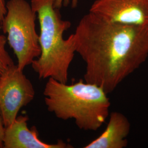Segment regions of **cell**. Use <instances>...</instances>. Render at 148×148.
<instances>
[{"mask_svg": "<svg viewBox=\"0 0 148 148\" xmlns=\"http://www.w3.org/2000/svg\"><path fill=\"white\" fill-rule=\"evenodd\" d=\"M76 52L86 64L85 82L109 94L148 57V25L108 21L90 12L74 34Z\"/></svg>", "mask_w": 148, "mask_h": 148, "instance_id": "1", "label": "cell"}, {"mask_svg": "<svg viewBox=\"0 0 148 148\" xmlns=\"http://www.w3.org/2000/svg\"><path fill=\"white\" fill-rule=\"evenodd\" d=\"M5 127L3 124L2 119L0 116V148H3V139L5 132Z\"/></svg>", "mask_w": 148, "mask_h": 148, "instance_id": "12", "label": "cell"}, {"mask_svg": "<svg viewBox=\"0 0 148 148\" xmlns=\"http://www.w3.org/2000/svg\"><path fill=\"white\" fill-rule=\"evenodd\" d=\"M89 12L114 23L148 25V0H95Z\"/></svg>", "mask_w": 148, "mask_h": 148, "instance_id": "6", "label": "cell"}, {"mask_svg": "<svg viewBox=\"0 0 148 148\" xmlns=\"http://www.w3.org/2000/svg\"><path fill=\"white\" fill-rule=\"evenodd\" d=\"M79 0H54V7L56 8L60 9L63 6H68L71 4L73 8H76L78 5Z\"/></svg>", "mask_w": 148, "mask_h": 148, "instance_id": "10", "label": "cell"}, {"mask_svg": "<svg viewBox=\"0 0 148 148\" xmlns=\"http://www.w3.org/2000/svg\"><path fill=\"white\" fill-rule=\"evenodd\" d=\"M130 129L131 124L126 117L121 112H112L105 131L84 148H126Z\"/></svg>", "mask_w": 148, "mask_h": 148, "instance_id": "8", "label": "cell"}, {"mask_svg": "<svg viewBox=\"0 0 148 148\" xmlns=\"http://www.w3.org/2000/svg\"><path fill=\"white\" fill-rule=\"evenodd\" d=\"M32 8L40 24L39 43L41 54L32 64L40 79L52 78L67 84L69 67L76 52L74 34L64 39V33L71 23L62 18L54 0H31Z\"/></svg>", "mask_w": 148, "mask_h": 148, "instance_id": "3", "label": "cell"}, {"mask_svg": "<svg viewBox=\"0 0 148 148\" xmlns=\"http://www.w3.org/2000/svg\"><path fill=\"white\" fill-rule=\"evenodd\" d=\"M0 26L7 35V40L18 60V68L24 71L41 54L39 35L36 30L37 14L26 0H9Z\"/></svg>", "mask_w": 148, "mask_h": 148, "instance_id": "4", "label": "cell"}, {"mask_svg": "<svg viewBox=\"0 0 148 148\" xmlns=\"http://www.w3.org/2000/svg\"><path fill=\"white\" fill-rule=\"evenodd\" d=\"M7 37L0 34V74L11 65L14 64L5 48Z\"/></svg>", "mask_w": 148, "mask_h": 148, "instance_id": "9", "label": "cell"}, {"mask_svg": "<svg viewBox=\"0 0 148 148\" xmlns=\"http://www.w3.org/2000/svg\"><path fill=\"white\" fill-rule=\"evenodd\" d=\"M29 117L19 115L11 125L5 127L3 139L5 148H71L73 145L59 140L56 143L49 144L40 139L37 128L27 127Z\"/></svg>", "mask_w": 148, "mask_h": 148, "instance_id": "7", "label": "cell"}, {"mask_svg": "<svg viewBox=\"0 0 148 148\" xmlns=\"http://www.w3.org/2000/svg\"><path fill=\"white\" fill-rule=\"evenodd\" d=\"M49 112L59 119H73L80 130L95 131L109 115L110 101L97 85L79 79L68 85L49 78L43 90Z\"/></svg>", "mask_w": 148, "mask_h": 148, "instance_id": "2", "label": "cell"}, {"mask_svg": "<svg viewBox=\"0 0 148 148\" xmlns=\"http://www.w3.org/2000/svg\"><path fill=\"white\" fill-rule=\"evenodd\" d=\"M7 12L5 0H0V24L2 22Z\"/></svg>", "mask_w": 148, "mask_h": 148, "instance_id": "11", "label": "cell"}, {"mask_svg": "<svg viewBox=\"0 0 148 148\" xmlns=\"http://www.w3.org/2000/svg\"><path fill=\"white\" fill-rule=\"evenodd\" d=\"M35 91L17 65L13 64L0 74V116L5 127L14 121L20 110L34 100Z\"/></svg>", "mask_w": 148, "mask_h": 148, "instance_id": "5", "label": "cell"}]
</instances>
